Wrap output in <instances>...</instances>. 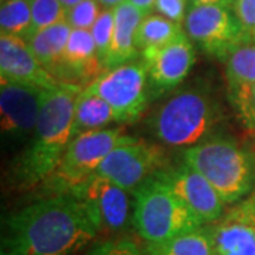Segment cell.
<instances>
[{"label": "cell", "instance_id": "6da1fadb", "mask_svg": "<svg viewBox=\"0 0 255 255\" xmlns=\"http://www.w3.org/2000/svg\"><path fill=\"white\" fill-rule=\"evenodd\" d=\"M98 233L85 201L74 194H53L10 214L1 255H73Z\"/></svg>", "mask_w": 255, "mask_h": 255}, {"label": "cell", "instance_id": "7a4b0ae2", "mask_svg": "<svg viewBox=\"0 0 255 255\" xmlns=\"http://www.w3.org/2000/svg\"><path fill=\"white\" fill-rule=\"evenodd\" d=\"M84 87L60 82L46 90L36 129L27 147L11 164V180L17 187L30 189L43 184L54 172L73 137L75 102Z\"/></svg>", "mask_w": 255, "mask_h": 255}, {"label": "cell", "instance_id": "3957f363", "mask_svg": "<svg viewBox=\"0 0 255 255\" xmlns=\"http://www.w3.org/2000/svg\"><path fill=\"white\" fill-rule=\"evenodd\" d=\"M184 163L203 174L227 206L255 189V153L230 137H207L184 150Z\"/></svg>", "mask_w": 255, "mask_h": 255}, {"label": "cell", "instance_id": "277c9868", "mask_svg": "<svg viewBox=\"0 0 255 255\" xmlns=\"http://www.w3.org/2000/svg\"><path fill=\"white\" fill-rule=\"evenodd\" d=\"M220 121L217 102L203 88L173 94L150 115V132L163 145L191 147L207 139Z\"/></svg>", "mask_w": 255, "mask_h": 255}, {"label": "cell", "instance_id": "5b68a950", "mask_svg": "<svg viewBox=\"0 0 255 255\" xmlns=\"http://www.w3.org/2000/svg\"><path fill=\"white\" fill-rule=\"evenodd\" d=\"M133 197L132 223L146 243H162L204 226L159 173L139 186Z\"/></svg>", "mask_w": 255, "mask_h": 255}, {"label": "cell", "instance_id": "8992f818", "mask_svg": "<svg viewBox=\"0 0 255 255\" xmlns=\"http://www.w3.org/2000/svg\"><path fill=\"white\" fill-rule=\"evenodd\" d=\"M128 135L121 128H105L74 136L54 172L43 183L53 194H73L98 172L101 163Z\"/></svg>", "mask_w": 255, "mask_h": 255}, {"label": "cell", "instance_id": "52a82bcc", "mask_svg": "<svg viewBox=\"0 0 255 255\" xmlns=\"http://www.w3.org/2000/svg\"><path fill=\"white\" fill-rule=\"evenodd\" d=\"M85 90L100 95L110 104L118 124L137 121L147 108L150 98L146 65L136 60L104 70Z\"/></svg>", "mask_w": 255, "mask_h": 255}, {"label": "cell", "instance_id": "ba28073f", "mask_svg": "<svg viewBox=\"0 0 255 255\" xmlns=\"http://www.w3.org/2000/svg\"><path fill=\"white\" fill-rule=\"evenodd\" d=\"M183 27L206 54L226 60L238 46L251 41L234 10L219 4H190Z\"/></svg>", "mask_w": 255, "mask_h": 255}, {"label": "cell", "instance_id": "9c48e42d", "mask_svg": "<svg viewBox=\"0 0 255 255\" xmlns=\"http://www.w3.org/2000/svg\"><path fill=\"white\" fill-rule=\"evenodd\" d=\"M166 167L164 149L157 143L128 136L104 159L98 172L122 189L133 193Z\"/></svg>", "mask_w": 255, "mask_h": 255}, {"label": "cell", "instance_id": "30bf717a", "mask_svg": "<svg viewBox=\"0 0 255 255\" xmlns=\"http://www.w3.org/2000/svg\"><path fill=\"white\" fill-rule=\"evenodd\" d=\"M207 228L213 255H255V189Z\"/></svg>", "mask_w": 255, "mask_h": 255}, {"label": "cell", "instance_id": "8fae6325", "mask_svg": "<svg viewBox=\"0 0 255 255\" xmlns=\"http://www.w3.org/2000/svg\"><path fill=\"white\" fill-rule=\"evenodd\" d=\"M149 80L150 98L174 90L196 64L194 43L183 34L166 46L140 53Z\"/></svg>", "mask_w": 255, "mask_h": 255}, {"label": "cell", "instance_id": "7c38bea8", "mask_svg": "<svg viewBox=\"0 0 255 255\" xmlns=\"http://www.w3.org/2000/svg\"><path fill=\"white\" fill-rule=\"evenodd\" d=\"M87 203L100 231L119 233L130 220L132 203L129 191L102 174H94L73 193Z\"/></svg>", "mask_w": 255, "mask_h": 255}, {"label": "cell", "instance_id": "4fadbf2b", "mask_svg": "<svg viewBox=\"0 0 255 255\" xmlns=\"http://www.w3.org/2000/svg\"><path fill=\"white\" fill-rule=\"evenodd\" d=\"M159 176L204 226L219 220L226 211V201L213 184L187 163L163 169Z\"/></svg>", "mask_w": 255, "mask_h": 255}, {"label": "cell", "instance_id": "5bb4252c", "mask_svg": "<svg viewBox=\"0 0 255 255\" xmlns=\"http://www.w3.org/2000/svg\"><path fill=\"white\" fill-rule=\"evenodd\" d=\"M46 90L17 84L0 82L1 133L11 139L31 137L44 100Z\"/></svg>", "mask_w": 255, "mask_h": 255}, {"label": "cell", "instance_id": "9a60e30c", "mask_svg": "<svg viewBox=\"0 0 255 255\" xmlns=\"http://www.w3.org/2000/svg\"><path fill=\"white\" fill-rule=\"evenodd\" d=\"M0 82H17L53 90L60 81L40 64L28 43L17 36L0 34Z\"/></svg>", "mask_w": 255, "mask_h": 255}, {"label": "cell", "instance_id": "2e32d148", "mask_svg": "<svg viewBox=\"0 0 255 255\" xmlns=\"http://www.w3.org/2000/svg\"><path fill=\"white\" fill-rule=\"evenodd\" d=\"M104 71L91 30L73 28L54 77L60 82L87 87Z\"/></svg>", "mask_w": 255, "mask_h": 255}, {"label": "cell", "instance_id": "e0dca14e", "mask_svg": "<svg viewBox=\"0 0 255 255\" xmlns=\"http://www.w3.org/2000/svg\"><path fill=\"white\" fill-rule=\"evenodd\" d=\"M114 36L107 61L104 64V70H110L121 64L136 60L137 55L140 54L136 44L137 28L147 13L137 9L136 6L127 0L114 9Z\"/></svg>", "mask_w": 255, "mask_h": 255}, {"label": "cell", "instance_id": "ac0fdd59", "mask_svg": "<svg viewBox=\"0 0 255 255\" xmlns=\"http://www.w3.org/2000/svg\"><path fill=\"white\" fill-rule=\"evenodd\" d=\"M71 26L67 21L43 28L27 40L33 54L50 74L54 75L61 63L64 50L71 33Z\"/></svg>", "mask_w": 255, "mask_h": 255}, {"label": "cell", "instance_id": "d6986e66", "mask_svg": "<svg viewBox=\"0 0 255 255\" xmlns=\"http://www.w3.org/2000/svg\"><path fill=\"white\" fill-rule=\"evenodd\" d=\"M112 122H117V119L110 104L100 95L84 88L75 102L73 137L84 132L105 129Z\"/></svg>", "mask_w": 255, "mask_h": 255}, {"label": "cell", "instance_id": "ffe728a7", "mask_svg": "<svg viewBox=\"0 0 255 255\" xmlns=\"http://www.w3.org/2000/svg\"><path fill=\"white\" fill-rule=\"evenodd\" d=\"M145 255H213L207 226L184 233L162 243H146Z\"/></svg>", "mask_w": 255, "mask_h": 255}, {"label": "cell", "instance_id": "44dd1931", "mask_svg": "<svg viewBox=\"0 0 255 255\" xmlns=\"http://www.w3.org/2000/svg\"><path fill=\"white\" fill-rule=\"evenodd\" d=\"M186 34L183 24L174 23L159 13H147L140 21L136 34L139 53L166 46Z\"/></svg>", "mask_w": 255, "mask_h": 255}, {"label": "cell", "instance_id": "7402d4cb", "mask_svg": "<svg viewBox=\"0 0 255 255\" xmlns=\"http://www.w3.org/2000/svg\"><path fill=\"white\" fill-rule=\"evenodd\" d=\"M226 61L228 92L255 82V43L248 41L234 48Z\"/></svg>", "mask_w": 255, "mask_h": 255}, {"label": "cell", "instance_id": "603a6c76", "mask_svg": "<svg viewBox=\"0 0 255 255\" xmlns=\"http://www.w3.org/2000/svg\"><path fill=\"white\" fill-rule=\"evenodd\" d=\"M0 30L27 40L31 30V7L28 0H4L0 7Z\"/></svg>", "mask_w": 255, "mask_h": 255}, {"label": "cell", "instance_id": "cb8c5ba5", "mask_svg": "<svg viewBox=\"0 0 255 255\" xmlns=\"http://www.w3.org/2000/svg\"><path fill=\"white\" fill-rule=\"evenodd\" d=\"M28 1L31 7V30L28 38L37 31L65 21L67 18L68 10L64 7L60 0H28Z\"/></svg>", "mask_w": 255, "mask_h": 255}, {"label": "cell", "instance_id": "d4e9b609", "mask_svg": "<svg viewBox=\"0 0 255 255\" xmlns=\"http://www.w3.org/2000/svg\"><path fill=\"white\" fill-rule=\"evenodd\" d=\"M228 98L243 127L250 132H255V82L228 92Z\"/></svg>", "mask_w": 255, "mask_h": 255}, {"label": "cell", "instance_id": "484cf974", "mask_svg": "<svg viewBox=\"0 0 255 255\" xmlns=\"http://www.w3.org/2000/svg\"><path fill=\"white\" fill-rule=\"evenodd\" d=\"M114 26H115V14L114 9H102L101 14L97 18L91 28L92 37L97 46L98 57H100L102 67L107 61V57L110 53L112 36H114Z\"/></svg>", "mask_w": 255, "mask_h": 255}, {"label": "cell", "instance_id": "4316f807", "mask_svg": "<svg viewBox=\"0 0 255 255\" xmlns=\"http://www.w3.org/2000/svg\"><path fill=\"white\" fill-rule=\"evenodd\" d=\"M101 11L102 6L97 0H82L67 11L65 21L71 26V28L91 30Z\"/></svg>", "mask_w": 255, "mask_h": 255}, {"label": "cell", "instance_id": "83f0119b", "mask_svg": "<svg viewBox=\"0 0 255 255\" xmlns=\"http://www.w3.org/2000/svg\"><path fill=\"white\" fill-rule=\"evenodd\" d=\"M88 255H145L142 250L128 238L112 240L95 247Z\"/></svg>", "mask_w": 255, "mask_h": 255}, {"label": "cell", "instance_id": "f1b7e54d", "mask_svg": "<svg viewBox=\"0 0 255 255\" xmlns=\"http://www.w3.org/2000/svg\"><path fill=\"white\" fill-rule=\"evenodd\" d=\"M190 0H156L153 9L163 17L183 24L189 11Z\"/></svg>", "mask_w": 255, "mask_h": 255}, {"label": "cell", "instance_id": "f546056e", "mask_svg": "<svg viewBox=\"0 0 255 255\" xmlns=\"http://www.w3.org/2000/svg\"><path fill=\"white\" fill-rule=\"evenodd\" d=\"M233 10L240 20L247 36L253 41V34L255 31V0H234Z\"/></svg>", "mask_w": 255, "mask_h": 255}, {"label": "cell", "instance_id": "4dcf8cb0", "mask_svg": "<svg viewBox=\"0 0 255 255\" xmlns=\"http://www.w3.org/2000/svg\"><path fill=\"white\" fill-rule=\"evenodd\" d=\"M190 4H197V6H204V4H219V6H226L231 7L234 6V0H190Z\"/></svg>", "mask_w": 255, "mask_h": 255}, {"label": "cell", "instance_id": "1f68e13d", "mask_svg": "<svg viewBox=\"0 0 255 255\" xmlns=\"http://www.w3.org/2000/svg\"><path fill=\"white\" fill-rule=\"evenodd\" d=\"M129 3H132L133 6H136L137 9H140L145 13H150L155 7L156 0H128Z\"/></svg>", "mask_w": 255, "mask_h": 255}, {"label": "cell", "instance_id": "d6a6232c", "mask_svg": "<svg viewBox=\"0 0 255 255\" xmlns=\"http://www.w3.org/2000/svg\"><path fill=\"white\" fill-rule=\"evenodd\" d=\"M97 1L102 6V9H115L117 6L122 4L127 0H97Z\"/></svg>", "mask_w": 255, "mask_h": 255}, {"label": "cell", "instance_id": "836d02e7", "mask_svg": "<svg viewBox=\"0 0 255 255\" xmlns=\"http://www.w3.org/2000/svg\"><path fill=\"white\" fill-rule=\"evenodd\" d=\"M60 1H61V4H63L65 9L70 10L71 7H74L75 4H78L80 1H82V0H60Z\"/></svg>", "mask_w": 255, "mask_h": 255}, {"label": "cell", "instance_id": "e575fe53", "mask_svg": "<svg viewBox=\"0 0 255 255\" xmlns=\"http://www.w3.org/2000/svg\"><path fill=\"white\" fill-rule=\"evenodd\" d=\"M253 41L255 43V31H254V34H253Z\"/></svg>", "mask_w": 255, "mask_h": 255}]
</instances>
